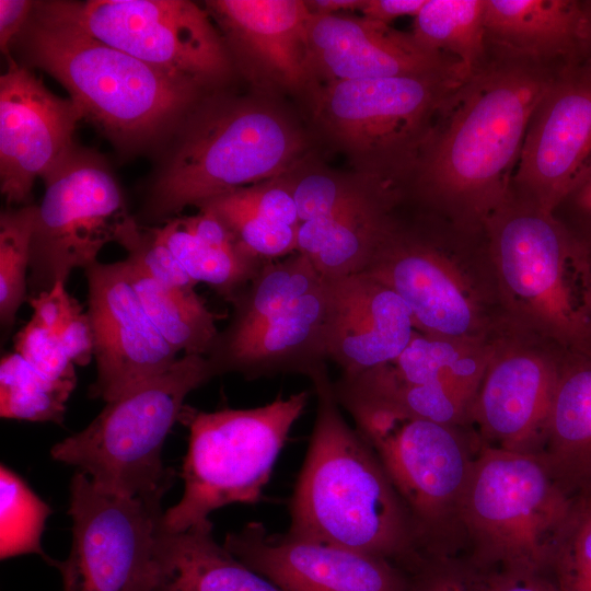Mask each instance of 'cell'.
Segmentation results:
<instances>
[{"label":"cell","instance_id":"41","mask_svg":"<svg viewBox=\"0 0 591 591\" xmlns=\"http://www.w3.org/2000/svg\"><path fill=\"white\" fill-rule=\"evenodd\" d=\"M234 202L275 222L299 228L292 184L259 183L225 194Z\"/></svg>","mask_w":591,"mask_h":591},{"label":"cell","instance_id":"14","mask_svg":"<svg viewBox=\"0 0 591 591\" xmlns=\"http://www.w3.org/2000/svg\"><path fill=\"white\" fill-rule=\"evenodd\" d=\"M466 79L431 73L336 81L325 91L321 109L331 129L355 149L412 154Z\"/></svg>","mask_w":591,"mask_h":591},{"label":"cell","instance_id":"46","mask_svg":"<svg viewBox=\"0 0 591 591\" xmlns=\"http://www.w3.org/2000/svg\"><path fill=\"white\" fill-rule=\"evenodd\" d=\"M427 0H364L360 9L364 18L389 25L402 16H416Z\"/></svg>","mask_w":591,"mask_h":591},{"label":"cell","instance_id":"25","mask_svg":"<svg viewBox=\"0 0 591 591\" xmlns=\"http://www.w3.org/2000/svg\"><path fill=\"white\" fill-rule=\"evenodd\" d=\"M395 205L394 192L359 184L336 210L300 223L297 252L324 278L360 274L395 229Z\"/></svg>","mask_w":591,"mask_h":591},{"label":"cell","instance_id":"2","mask_svg":"<svg viewBox=\"0 0 591 591\" xmlns=\"http://www.w3.org/2000/svg\"><path fill=\"white\" fill-rule=\"evenodd\" d=\"M316 417L293 495L288 534L376 556L422 563L410 515L380 459L345 420L327 366L309 378Z\"/></svg>","mask_w":591,"mask_h":591},{"label":"cell","instance_id":"31","mask_svg":"<svg viewBox=\"0 0 591 591\" xmlns=\"http://www.w3.org/2000/svg\"><path fill=\"white\" fill-rule=\"evenodd\" d=\"M152 230L197 283H208L228 302L266 263L248 255L240 246L202 240L182 217L169 219Z\"/></svg>","mask_w":591,"mask_h":591},{"label":"cell","instance_id":"42","mask_svg":"<svg viewBox=\"0 0 591 591\" xmlns=\"http://www.w3.org/2000/svg\"><path fill=\"white\" fill-rule=\"evenodd\" d=\"M407 591H491L482 571L451 558L426 560Z\"/></svg>","mask_w":591,"mask_h":591},{"label":"cell","instance_id":"44","mask_svg":"<svg viewBox=\"0 0 591 591\" xmlns=\"http://www.w3.org/2000/svg\"><path fill=\"white\" fill-rule=\"evenodd\" d=\"M483 573L491 591H558L547 572L498 569Z\"/></svg>","mask_w":591,"mask_h":591},{"label":"cell","instance_id":"45","mask_svg":"<svg viewBox=\"0 0 591 591\" xmlns=\"http://www.w3.org/2000/svg\"><path fill=\"white\" fill-rule=\"evenodd\" d=\"M34 3L28 0H0V46L7 57L10 56V44L27 23Z\"/></svg>","mask_w":591,"mask_h":591},{"label":"cell","instance_id":"16","mask_svg":"<svg viewBox=\"0 0 591 591\" xmlns=\"http://www.w3.org/2000/svg\"><path fill=\"white\" fill-rule=\"evenodd\" d=\"M84 274L97 371L90 395L107 403L171 368L178 354L146 313L125 259L96 262Z\"/></svg>","mask_w":591,"mask_h":591},{"label":"cell","instance_id":"6","mask_svg":"<svg viewBox=\"0 0 591 591\" xmlns=\"http://www.w3.org/2000/svg\"><path fill=\"white\" fill-rule=\"evenodd\" d=\"M216 375L207 356L183 355L164 372L107 402L83 430L56 443L50 455L77 466L105 491L162 499L174 478L163 465L164 441L187 395Z\"/></svg>","mask_w":591,"mask_h":591},{"label":"cell","instance_id":"4","mask_svg":"<svg viewBox=\"0 0 591 591\" xmlns=\"http://www.w3.org/2000/svg\"><path fill=\"white\" fill-rule=\"evenodd\" d=\"M337 402L372 447L413 522L426 559L450 558L463 542L460 501L480 443L384 397L334 383Z\"/></svg>","mask_w":591,"mask_h":591},{"label":"cell","instance_id":"21","mask_svg":"<svg viewBox=\"0 0 591 591\" xmlns=\"http://www.w3.org/2000/svg\"><path fill=\"white\" fill-rule=\"evenodd\" d=\"M324 279L329 305L327 355L341 375L387 363L404 351L415 327L408 306L395 291L366 274Z\"/></svg>","mask_w":591,"mask_h":591},{"label":"cell","instance_id":"23","mask_svg":"<svg viewBox=\"0 0 591 591\" xmlns=\"http://www.w3.org/2000/svg\"><path fill=\"white\" fill-rule=\"evenodd\" d=\"M206 5L251 66L288 86L305 81L313 14L305 1L213 0Z\"/></svg>","mask_w":591,"mask_h":591},{"label":"cell","instance_id":"29","mask_svg":"<svg viewBox=\"0 0 591 591\" xmlns=\"http://www.w3.org/2000/svg\"><path fill=\"white\" fill-rule=\"evenodd\" d=\"M140 302L160 334L177 352L208 356L219 335L218 315L193 290L162 285L125 259Z\"/></svg>","mask_w":591,"mask_h":591},{"label":"cell","instance_id":"26","mask_svg":"<svg viewBox=\"0 0 591 591\" xmlns=\"http://www.w3.org/2000/svg\"><path fill=\"white\" fill-rule=\"evenodd\" d=\"M559 366L546 436L538 455L572 500L591 497V351Z\"/></svg>","mask_w":591,"mask_h":591},{"label":"cell","instance_id":"19","mask_svg":"<svg viewBox=\"0 0 591 591\" xmlns=\"http://www.w3.org/2000/svg\"><path fill=\"white\" fill-rule=\"evenodd\" d=\"M558 374L559 364L545 355L496 348L468 414L479 442L540 454Z\"/></svg>","mask_w":591,"mask_h":591},{"label":"cell","instance_id":"12","mask_svg":"<svg viewBox=\"0 0 591 591\" xmlns=\"http://www.w3.org/2000/svg\"><path fill=\"white\" fill-rule=\"evenodd\" d=\"M99 40L197 85L230 69L224 44L206 10L186 0L53 1Z\"/></svg>","mask_w":591,"mask_h":591},{"label":"cell","instance_id":"5","mask_svg":"<svg viewBox=\"0 0 591 591\" xmlns=\"http://www.w3.org/2000/svg\"><path fill=\"white\" fill-rule=\"evenodd\" d=\"M483 232L513 313L561 347L591 351L588 248L553 213L512 195Z\"/></svg>","mask_w":591,"mask_h":591},{"label":"cell","instance_id":"18","mask_svg":"<svg viewBox=\"0 0 591 591\" xmlns=\"http://www.w3.org/2000/svg\"><path fill=\"white\" fill-rule=\"evenodd\" d=\"M223 546L282 591L408 590L401 569L386 559L288 533L269 534L260 522L227 534Z\"/></svg>","mask_w":591,"mask_h":591},{"label":"cell","instance_id":"39","mask_svg":"<svg viewBox=\"0 0 591 591\" xmlns=\"http://www.w3.org/2000/svg\"><path fill=\"white\" fill-rule=\"evenodd\" d=\"M14 351L47 378L77 383L76 366L67 357L59 337L32 317L15 335Z\"/></svg>","mask_w":591,"mask_h":591},{"label":"cell","instance_id":"27","mask_svg":"<svg viewBox=\"0 0 591 591\" xmlns=\"http://www.w3.org/2000/svg\"><path fill=\"white\" fill-rule=\"evenodd\" d=\"M150 591H282L212 536V522L170 532L163 526Z\"/></svg>","mask_w":591,"mask_h":591},{"label":"cell","instance_id":"24","mask_svg":"<svg viewBox=\"0 0 591 591\" xmlns=\"http://www.w3.org/2000/svg\"><path fill=\"white\" fill-rule=\"evenodd\" d=\"M487 53L566 66L584 58L587 0H485Z\"/></svg>","mask_w":591,"mask_h":591},{"label":"cell","instance_id":"17","mask_svg":"<svg viewBox=\"0 0 591 591\" xmlns=\"http://www.w3.org/2000/svg\"><path fill=\"white\" fill-rule=\"evenodd\" d=\"M81 119L71 99L51 93L26 66L8 57L0 77V187L8 204H25L35 179L67 159Z\"/></svg>","mask_w":591,"mask_h":591},{"label":"cell","instance_id":"22","mask_svg":"<svg viewBox=\"0 0 591 591\" xmlns=\"http://www.w3.org/2000/svg\"><path fill=\"white\" fill-rule=\"evenodd\" d=\"M329 321L325 279L252 332L218 343L207 356L217 375L247 380L278 374L310 378L326 366Z\"/></svg>","mask_w":591,"mask_h":591},{"label":"cell","instance_id":"3","mask_svg":"<svg viewBox=\"0 0 591 591\" xmlns=\"http://www.w3.org/2000/svg\"><path fill=\"white\" fill-rule=\"evenodd\" d=\"M16 39L25 60L55 78L82 117L125 149L170 131L197 96L199 85L99 40L53 1L34 3Z\"/></svg>","mask_w":591,"mask_h":591},{"label":"cell","instance_id":"37","mask_svg":"<svg viewBox=\"0 0 591 591\" xmlns=\"http://www.w3.org/2000/svg\"><path fill=\"white\" fill-rule=\"evenodd\" d=\"M547 573L558 591H591V497L575 500Z\"/></svg>","mask_w":591,"mask_h":591},{"label":"cell","instance_id":"34","mask_svg":"<svg viewBox=\"0 0 591 591\" xmlns=\"http://www.w3.org/2000/svg\"><path fill=\"white\" fill-rule=\"evenodd\" d=\"M51 510L12 470L0 467V557L36 554L50 566L55 559L45 554L42 534Z\"/></svg>","mask_w":591,"mask_h":591},{"label":"cell","instance_id":"48","mask_svg":"<svg viewBox=\"0 0 591 591\" xmlns=\"http://www.w3.org/2000/svg\"><path fill=\"white\" fill-rule=\"evenodd\" d=\"M588 16H589V38L584 58L591 62V0H587Z\"/></svg>","mask_w":591,"mask_h":591},{"label":"cell","instance_id":"1","mask_svg":"<svg viewBox=\"0 0 591 591\" xmlns=\"http://www.w3.org/2000/svg\"><path fill=\"white\" fill-rule=\"evenodd\" d=\"M564 67L487 54L439 109L416 155L417 190L460 231L483 232L510 198L530 119Z\"/></svg>","mask_w":591,"mask_h":591},{"label":"cell","instance_id":"36","mask_svg":"<svg viewBox=\"0 0 591 591\" xmlns=\"http://www.w3.org/2000/svg\"><path fill=\"white\" fill-rule=\"evenodd\" d=\"M213 212L248 255L267 262L297 252L299 228L267 219L228 196L216 197L199 206Z\"/></svg>","mask_w":591,"mask_h":591},{"label":"cell","instance_id":"28","mask_svg":"<svg viewBox=\"0 0 591 591\" xmlns=\"http://www.w3.org/2000/svg\"><path fill=\"white\" fill-rule=\"evenodd\" d=\"M495 349L415 331L397 358L370 370L385 382L432 387L472 404Z\"/></svg>","mask_w":591,"mask_h":591},{"label":"cell","instance_id":"15","mask_svg":"<svg viewBox=\"0 0 591 591\" xmlns=\"http://www.w3.org/2000/svg\"><path fill=\"white\" fill-rule=\"evenodd\" d=\"M591 164V62L565 66L536 105L511 195L546 212Z\"/></svg>","mask_w":591,"mask_h":591},{"label":"cell","instance_id":"32","mask_svg":"<svg viewBox=\"0 0 591 591\" xmlns=\"http://www.w3.org/2000/svg\"><path fill=\"white\" fill-rule=\"evenodd\" d=\"M485 0H427L413 37L425 49L460 63L467 77L487 60Z\"/></svg>","mask_w":591,"mask_h":591},{"label":"cell","instance_id":"43","mask_svg":"<svg viewBox=\"0 0 591 591\" xmlns=\"http://www.w3.org/2000/svg\"><path fill=\"white\" fill-rule=\"evenodd\" d=\"M553 215L591 253V164L556 206Z\"/></svg>","mask_w":591,"mask_h":591},{"label":"cell","instance_id":"35","mask_svg":"<svg viewBox=\"0 0 591 591\" xmlns=\"http://www.w3.org/2000/svg\"><path fill=\"white\" fill-rule=\"evenodd\" d=\"M37 206L9 209L0 216V318L11 326L27 298V271Z\"/></svg>","mask_w":591,"mask_h":591},{"label":"cell","instance_id":"33","mask_svg":"<svg viewBox=\"0 0 591 591\" xmlns=\"http://www.w3.org/2000/svg\"><path fill=\"white\" fill-rule=\"evenodd\" d=\"M76 385L51 380L18 352L8 354L0 363V415L5 419L61 425Z\"/></svg>","mask_w":591,"mask_h":591},{"label":"cell","instance_id":"7","mask_svg":"<svg viewBox=\"0 0 591 591\" xmlns=\"http://www.w3.org/2000/svg\"><path fill=\"white\" fill-rule=\"evenodd\" d=\"M573 502L541 455L480 443L459 508L467 565L547 572Z\"/></svg>","mask_w":591,"mask_h":591},{"label":"cell","instance_id":"10","mask_svg":"<svg viewBox=\"0 0 591 591\" xmlns=\"http://www.w3.org/2000/svg\"><path fill=\"white\" fill-rule=\"evenodd\" d=\"M43 179L31 243L30 297L99 262L104 245L116 242L132 218L108 165L93 151L76 147Z\"/></svg>","mask_w":591,"mask_h":591},{"label":"cell","instance_id":"40","mask_svg":"<svg viewBox=\"0 0 591 591\" xmlns=\"http://www.w3.org/2000/svg\"><path fill=\"white\" fill-rule=\"evenodd\" d=\"M358 185L324 174H310L302 177L292 184L300 223L329 215L352 194Z\"/></svg>","mask_w":591,"mask_h":591},{"label":"cell","instance_id":"8","mask_svg":"<svg viewBox=\"0 0 591 591\" xmlns=\"http://www.w3.org/2000/svg\"><path fill=\"white\" fill-rule=\"evenodd\" d=\"M309 397L301 391L255 408L217 412L184 405L179 415L188 429L181 472L184 494L164 511V529L182 532L209 522L208 515L224 506L258 502Z\"/></svg>","mask_w":591,"mask_h":591},{"label":"cell","instance_id":"20","mask_svg":"<svg viewBox=\"0 0 591 591\" xmlns=\"http://www.w3.org/2000/svg\"><path fill=\"white\" fill-rule=\"evenodd\" d=\"M308 38L311 67L332 82L431 73L468 78L459 62L425 49L412 34L364 16L313 13Z\"/></svg>","mask_w":591,"mask_h":591},{"label":"cell","instance_id":"38","mask_svg":"<svg viewBox=\"0 0 591 591\" xmlns=\"http://www.w3.org/2000/svg\"><path fill=\"white\" fill-rule=\"evenodd\" d=\"M116 242L127 251L129 260L158 282L183 290H193L197 285L155 236L152 228H140L134 218L124 227Z\"/></svg>","mask_w":591,"mask_h":591},{"label":"cell","instance_id":"30","mask_svg":"<svg viewBox=\"0 0 591 591\" xmlns=\"http://www.w3.org/2000/svg\"><path fill=\"white\" fill-rule=\"evenodd\" d=\"M322 279L311 260L300 252L266 262L229 301L232 317L225 329L219 332L216 344L236 339L257 328L315 289Z\"/></svg>","mask_w":591,"mask_h":591},{"label":"cell","instance_id":"11","mask_svg":"<svg viewBox=\"0 0 591 591\" xmlns=\"http://www.w3.org/2000/svg\"><path fill=\"white\" fill-rule=\"evenodd\" d=\"M161 500L105 491L78 471L70 483L71 549L53 565L63 591H150L163 531Z\"/></svg>","mask_w":591,"mask_h":591},{"label":"cell","instance_id":"47","mask_svg":"<svg viewBox=\"0 0 591 591\" xmlns=\"http://www.w3.org/2000/svg\"><path fill=\"white\" fill-rule=\"evenodd\" d=\"M364 0H315L305 1L313 13H335L345 10L361 9Z\"/></svg>","mask_w":591,"mask_h":591},{"label":"cell","instance_id":"13","mask_svg":"<svg viewBox=\"0 0 591 591\" xmlns=\"http://www.w3.org/2000/svg\"><path fill=\"white\" fill-rule=\"evenodd\" d=\"M366 274L395 291L408 306L415 331L433 337L486 344L484 297L451 252L399 224Z\"/></svg>","mask_w":591,"mask_h":591},{"label":"cell","instance_id":"9","mask_svg":"<svg viewBox=\"0 0 591 591\" xmlns=\"http://www.w3.org/2000/svg\"><path fill=\"white\" fill-rule=\"evenodd\" d=\"M299 139L286 120L248 102L196 115L158 175L147 213L163 222L197 206L279 175L294 159Z\"/></svg>","mask_w":591,"mask_h":591}]
</instances>
